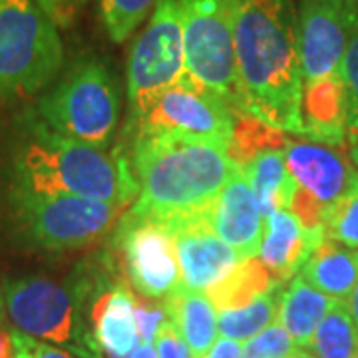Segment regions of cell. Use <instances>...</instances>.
<instances>
[{"label": "cell", "instance_id": "obj_1", "mask_svg": "<svg viewBox=\"0 0 358 358\" xmlns=\"http://www.w3.org/2000/svg\"><path fill=\"white\" fill-rule=\"evenodd\" d=\"M243 114L303 138V68L291 0H233Z\"/></svg>", "mask_w": 358, "mask_h": 358}, {"label": "cell", "instance_id": "obj_2", "mask_svg": "<svg viewBox=\"0 0 358 358\" xmlns=\"http://www.w3.org/2000/svg\"><path fill=\"white\" fill-rule=\"evenodd\" d=\"M129 162L140 195L124 215L159 225L211 213L239 169L227 145L178 134H138Z\"/></svg>", "mask_w": 358, "mask_h": 358}, {"label": "cell", "instance_id": "obj_3", "mask_svg": "<svg viewBox=\"0 0 358 358\" xmlns=\"http://www.w3.org/2000/svg\"><path fill=\"white\" fill-rule=\"evenodd\" d=\"M13 155V189L40 195H76L131 205L140 183L129 157L94 148L46 128L32 114Z\"/></svg>", "mask_w": 358, "mask_h": 358}, {"label": "cell", "instance_id": "obj_4", "mask_svg": "<svg viewBox=\"0 0 358 358\" xmlns=\"http://www.w3.org/2000/svg\"><path fill=\"white\" fill-rule=\"evenodd\" d=\"M98 271L80 267L66 282L22 277L4 285V310L20 333L64 346L80 358H98L88 329V308L102 289Z\"/></svg>", "mask_w": 358, "mask_h": 358}, {"label": "cell", "instance_id": "obj_5", "mask_svg": "<svg viewBox=\"0 0 358 358\" xmlns=\"http://www.w3.org/2000/svg\"><path fill=\"white\" fill-rule=\"evenodd\" d=\"M62 60L58 26L34 0H0V103L38 94Z\"/></svg>", "mask_w": 358, "mask_h": 358}, {"label": "cell", "instance_id": "obj_6", "mask_svg": "<svg viewBox=\"0 0 358 358\" xmlns=\"http://www.w3.org/2000/svg\"><path fill=\"white\" fill-rule=\"evenodd\" d=\"M32 114L64 138L106 150L120 117L117 82L100 60H78Z\"/></svg>", "mask_w": 358, "mask_h": 358}, {"label": "cell", "instance_id": "obj_7", "mask_svg": "<svg viewBox=\"0 0 358 358\" xmlns=\"http://www.w3.org/2000/svg\"><path fill=\"white\" fill-rule=\"evenodd\" d=\"M183 58L189 82L231 114L245 115L233 40V0H181Z\"/></svg>", "mask_w": 358, "mask_h": 358}, {"label": "cell", "instance_id": "obj_8", "mask_svg": "<svg viewBox=\"0 0 358 358\" xmlns=\"http://www.w3.org/2000/svg\"><path fill=\"white\" fill-rule=\"evenodd\" d=\"M8 203L18 233L44 251L92 245L117 225L126 211V205L76 195H40L13 187Z\"/></svg>", "mask_w": 358, "mask_h": 358}, {"label": "cell", "instance_id": "obj_9", "mask_svg": "<svg viewBox=\"0 0 358 358\" xmlns=\"http://www.w3.org/2000/svg\"><path fill=\"white\" fill-rule=\"evenodd\" d=\"M185 74L181 0H157L128 62V102L134 124Z\"/></svg>", "mask_w": 358, "mask_h": 358}, {"label": "cell", "instance_id": "obj_10", "mask_svg": "<svg viewBox=\"0 0 358 358\" xmlns=\"http://www.w3.org/2000/svg\"><path fill=\"white\" fill-rule=\"evenodd\" d=\"M129 287L145 299H166L181 282L179 259L171 233L155 221L122 215L114 233Z\"/></svg>", "mask_w": 358, "mask_h": 358}, {"label": "cell", "instance_id": "obj_11", "mask_svg": "<svg viewBox=\"0 0 358 358\" xmlns=\"http://www.w3.org/2000/svg\"><path fill=\"white\" fill-rule=\"evenodd\" d=\"M235 115L217 98L183 76L134 124L138 134H178L229 145Z\"/></svg>", "mask_w": 358, "mask_h": 358}, {"label": "cell", "instance_id": "obj_12", "mask_svg": "<svg viewBox=\"0 0 358 358\" xmlns=\"http://www.w3.org/2000/svg\"><path fill=\"white\" fill-rule=\"evenodd\" d=\"M355 0H299L296 32L305 84L341 72Z\"/></svg>", "mask_w": 358, "mask_h": 358}, {"label": "cell", "instance_id": "obj_13", "mask_svg": "<svg viewBox=\"0 0 358 358\" xmlns=\"http://www.w3.org/2000/svg\"><path fill=\"white\" fill-rule=\"evenodd\" d=\"M166 227L178 249L181 282L185 291H207L241 263L235 249H231L211 227V213L178 219L162 225Z\"/></svg>", "mask_w": 358, "mask_h": 358}, {"label": "cell", "instance_id": "obj_14", "mask_svg": "<svg viewBox=\"0 0 358 358\" xmlns=\"http://www.w3.org/2000/svg\"><path fill=\"white\" fill-rule=\"evenodd\" d=\"M285 162L299 187L327 209L345 195L358 179V169L333 145L299 138L285 141Z\"/></svg>", "mask_w": 358, "mask_h": 358}, {"label": "cell", "instance_id": "obj_15", "mask_svg": "<svg viewBox=\"0 0 358 358\" xmlns=\"http://www.w3.org/2000/svg\"><path fill=\"white\" fill-rule=\"evenodd\" d=\"M211 227L241 261L253 259L261 251L265 217L255 193L241 169L223 185L211 207Z\"/></svg>", "mask_w": 358, "mask_h": 358}, {"label": "cell", "instance_id": "obj_16", "mask_svg": "<svg viewBox=\"0 0 358 358\" xmlns=\"http://www.w3.org/2000/svg\"><path fill=\"white\" fill-rule=\"evenodd\" d=\"M88 329L98 358H129L140 345L136 296L124 282L102 287L88 308Z\"/></svg>", "mask_w": 358, "mask_h": 358}, {"label": "cell", "instance_id": "obj_17", "mask_svg": "<svg viewBox=\"0 0 358 358\" xmlns=\"http://www.w3.org/2000/svg\"><path fill=\"white\" fill-rule=\"evenodd\" d=\"M267 221L259 257L277 282L293 279L324 239V229L307 231L289 209L275 211Z\"/></svg>", "mask_w": 358, "mask_h": 358}, {"label": "cell", "instance_id": "obj_18", "mask_svg": "<svg viewBox=\"0 0 358 358\" xmlns=\"http://www.w3.org/2000/svg\"><path fill=\"white\" fill-rule=\"evenodd\" d=\"M303 138L333 148L346 145V88L341 72L305 84Z\"/></svg>", "mask_w": 358, "mask_h": 358}, {"label": "cell", "instance_id": "obj_19", "mask_svg": "<svg viewBox=\"0 0 358 358\" xmlns=\"http://www.w3.org/2000/svg\"><path fill=\"white\" fill-rule=\"evenodd\" d=\"M305 281L333 301H348L358 279V249L324 239L303 267Z\"/></svg>", "mask_w": 358, "mask_h": 358}, {"label": "cell", "instance_id": "obj_20", "mask_svg": "<svg viewBox=\"0 0 358 358\" xmlns=\"http://www.w3.org/2000/svg\"><path fill=\"white\" fill-rule=\"evenodd\" d=\"M169 319L176 322L193 357L203 358L217 341V315L213 303L195 291L176 289L164 299Z\"/></svg>", "mask_w": 358, "mask_h": 358}, {"label": "cell", "instance_id": "obj_21", "mask_svg": "<svg viewBox=\"0 0 358 358\" xmlns=\"http://www.w3.org/2000/svg\"><path fill=\"white\" fill-rule=\"evenodd\" d=\"M331 305L333 299L317 291L305 281L303 275H299L282 289L277 320L291 334L294 345L299 348H308L313 334Z\"/></svg>", "mask_w": 358, "mask_h": 358}, {"label": "cell", "instance_id": "obj_22", "mask_svg": "<svg viewBox=\"0 0 358 358\" xmlns=\"http://www.w3.org/2000/svg\"><path fill=\"white\" fill-rule=\"evenodd\" d=\"M239 169L255 193L263 217L268 219L279 209H289L296 181L287 169L285 150H267Z\"/></svg>", "mask_w": 358, "mask_h": 358}, {"label": "cell", "instance_id": "obj_23", "mask_svg": "<svg viewBox=\"0 0 358 358\" xmlns=\"http://www.w3.org/2000/svg\"><path fill=\"white\" fill-rule=\"evenodd\" d=\"M277 285L281 282L273 279L261 257H253L241 261L227 277L209 287L205 293L207 299L213 303V307L219 310H235V308L247 307L249 303H253L255 299Z\"/></svg>", "mask_w": 358, "mask_h": 358}, {"label": "cell", "instance_id": "obj_24", "mask_svg": "<svg viewBox=\"0 0 358 358\" xmlns=\"http://www.w3.org/2000/svg\"><path fill=\"white\" fill-rule=\"evenodd\" d=\"M315 358H355L358 350V329L345 301H333L310 341Z\"/></svg>", "mask_w": 358, "mask_h": 358}, {"label": "cell", "instance_id": "obj_25", "mask_svg": "<svg viewBox=\"0 0 358 358\" xmlns=\"http://www.w3.org/2000/svg\"><path fill=\"white\" fill-rule=\"evenodd\" d=\"M282 285L273 287L271 291L261 294L253 303H249L243 308H235V310H221L217 317V331L225 338L243 343L253 338L261 331H265L271 327L277 315H279V303H281Z\"/></svg>", "mask_w": 358, "mask_h": 358}, {"label": "cell", "instance_id": "obj_26", "mask_svg": "<svg viewBox=\"0 0 358 358\" xmlns=\"http://www.w3.org/2000/svg\"><path fill=\"white\" fill-rule=\"evenodd\" d=\"M285 131L271 128L253 115H237L227 154L237 167L247 166L267 150H285Z\"/></svg>", "mask_w": 358, "mask_h": 358}, {"label": "cell", "instance_id": "obj_27", "mask_svg": "<svg viewBox=\"0 0 358 358\" xmlns=\"http://www.w3.org/2000/svg\"><path fill=\"white\" fill-rule=\"evenodd\" d=\"M341 76L346 88V143L355 145L358 141V0L352 4L350 32L341 64Z\"/></svg>", "mask_w": 358, "mask_h": 358}, {"label": "cell", "instance_id": "obj_28", "mask_svg": "<svg viewBox=\"0 0 358 358\" xmlns=\"http://www.w3.org/2000/svg\"><path fill=\"white\" fill-rule=\"evenodd\" d=\"M157 0H100L102 20L108 36L122 44L148 18Z\"/></svg>", "mask_w": 358, "mask_h": 358}, {"label": "cell", "instance_id": "obj_29", "mask_svg": "<svg viewBox=\"0 0 358 358\" xmlns=\"http://www.w3.org/2000/svg\"><path fill=\"white\" fill-rule=\"evenodd\" d=\"M327 239L358 249V179L352 187L324 211Z\"/></svg>", "mask_w": 358, "mask_h": 358}, {"label": "cell", "instance_id": "obj_30", "mask_svg": "<svg viewBox=\"0 0 358 358\" xmlns=\"http://www.w3.org/2000/svg\"><path fill=\"white\" fill-rule=\"evenodd\" d=\"M299 346L291 334L285 331L279 320H275L265 331L249 338L243 346V358H287Z\"/></svg>", "mask_w": 358, "mask_h": 358}, {"label": "cell", "instance_id": "obj_31", "mask_svg": "<svg viewBox=\"0 0 358 358\" xmlns=\"http://www.w3.org/2000/svg\"><path fill=\"white\" fill-rule=\"evenodd\" d=\"M167 319L169 315L164 301L157 303V299H145V296L136 299V324L141 343L154 345L155 336Z\"/></svg>", "mask_w": 358, "mask_h": 358}, {"label": "cell", "instance_id": "obj_32", "mask_svg": "<svg viewBox=\"0 0 358 358\" xmlns=\"http://www.w3.org/2000/svg\"><path fill=\"white\" fill-rule=\"evenodd\" d=\"M289 211L294 217L299 219V223L307 231L324 229V207L320 205L317 197H313L310 193L305 192L303 187L296 185L293 193V199L289 205Z\"/></svg>", "mask_w": 358, "mask_h": 358}, {"label": "cell", "instance_id": "obj_33", "mask_svg": "<svg viewBox=\"0 0 358 358\" xmlns=\"http://www.w3.org/2000/svg\"><path fill=\"white\" fill-rule=\"evenodd\" d=\"M13 341H14V358H80L74 352L52 346L50 343L38 341L34 336L20 333L13 329Z\"/></svg>", "mask_w": 358, "mask_h": 358}, {"label": "cell", "instance_id": "obj_34", "mask_svg": "<svg viewBox=\"0 0 358 358\" xmlns=\"http://www.w3.org/2000/svg\"><path fill=\"white\" fill-rule=\"evenodd\" d=\"M155 345H157V358H195L192 348L183 341V336L176 327V322L167 319L159 333L155 336Z\"/></svg>", "mask_w": 358, "mask_h": 358}, {"label": "cell", "instance_id": "obj_35", "mask_svg": "<svg viewBox=\"0 0 358 358\" xmlns=\"http://www.w3.org/2000/svg\"><path fill=\"white\" fill-rule=\"evenodd\" d=\"M58 28L74 24L78 14L88 4V0H34Z\"/></svg>", "mask_w": 358, "mask_h": 358}, {"label": "cell", "instance_id": "obj_36", "mask_svg": "<svg viewBox=\"0 0 358 358\" xmlns=\"http://www.w3.org/2000/svg\"><path fill=\"white\" fill-rule=\"evenodd\" d=\"M203 358H243V345L231 338H219Z\"/></svg>", "mask_w": 358, "mask_h": 358}, {"label": "cell", "instance_id": "obj_37", "mask_svg": "<svg viewBox=\"0 0 358 358\" xmlns=\"http://www.w3.org/2000/svg\"><path fill=\"white\" fill-rule=\"evenodd\" d=\"M0 358H14L13 329L4 320H0Z\"/></svg>", "mask_w": 358, "mask_h": 358}, {"label": "cell", "instance_id": "obj_38", "mask_svg": "<svg viewBox=\"0 0 358 358\" xmlns=\"http://www.w3.org/2000/svg\"><path fill=\"white\" fill-rule=\"evenodd\" d=\"M129 358H157V350L150 343H140Z\"/></svg>", "mask_w": 358, "mask_h": 358}, {"label": "cell", "instance_id": "obj_39", "mask_svg": "<svg viewBox=\"0 0 358 358\" xmlns=\"http://www.w3.org/2000/svg\"><path fill=\"white\" fill-rule=\"evenodd\" d=\"M346 305H348V310H350L352 320H355V324H357V329H358V279H357V285H355V291H352V294H350V299L346 301Z\"/></svg>", "mask_w": 358, "mask_h": 358}, {"label": "cell", "instance_id": "obj_40", "mask_svg": "<svg viewBox=\"0 0 358 358\" xmlns=\"http://www.w3.org/2000/svg\"><path fill=\"white\" fill-rule=\"evenodd\" d=\"M287 358H315V357H313L310 352H307L305 348H296L293 355H289Z\"/></svg>", "mask_w": 358, "mask_h": 358}, {"label": "cell", "instance_id": "obj_41", "mask_svg": "<svg viewBox=\"0 0 358 358\" xmlns=\"http://www.w3.org/2000/svg\"><path fill=\"white\" fill-rule=\"evenodd\" d=\"M6 310H4V287L0 285V320H4Z\"/></svg>", "mask_w": 358, "mask_h": 358}, {"label": "cell", "instance_id": "obj_42", "mask_svg": "<svg viewBox=\"0 0 358 358\" xmlns=\"http://www.w3.org/2000/svg\"><path fill=\"white\" fill-rule=\"evenodd\" d=\"M350 159H352V164L358 167V141L355 145H350Z\"/></svg>", "mask_w": 358, "mask_h": 358}, {"label": "cell", "instance_id": "obj_43", "mask_svg": "<svg viewBox=\"0 0 358 358\" xmlns=\"http://www.w3.org/2000/svg\"><path fill=\"white\" fill-rule=\"evenodd\" d=\"M355 358H358V350H357V355H355Z\"/></svg>", "mask_w": 358, "mask_h": 358}]
</instances>
